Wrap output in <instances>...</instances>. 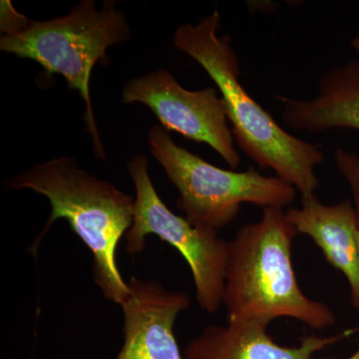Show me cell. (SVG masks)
I'll use <instances>...</instances> for the list:
<instances>
[{
  "mask_svg": "<svg viewBox=\"0 0 359 359\" xmlns=\"http://www.w3.org/2000/svg\"><path fill=\"white\" fill-rule=\"evenodd\" d=\"M348 332L351 334H358V332H359V325H358V327L353 328V330H349Z\"/></svg>",
  "mask_w": 359,
  "mask_h": 359,
  "instance_id": "obj_16",
  "label": "cell"
},
{
  "mask_svg": "<svg viewBox=\"0 0 359 359\" xmlns=\"http://www.w3.org/2000/svg\"><path fill=\"white\" fill-rule=\"evenodd\" d=\"M218 92L211 87L190 91L169 71L159 69L128 82L123 88L122 100L147 106L163 128L208 144L235 170L241 158L229 128L226 104Z\"/></svg>",
  "mask_w": 359,
  "mask_h": 359,
  "instance_id": "obj_7",
  "label": "cell"
},
{
  "mask_svg": "<svg viewBox=\"0 0 359 359\" xmlns=\"http://www.w3.org/2000/svg\"><path fill=\"white\" fill-rule=\"evenodd\" d=\"M151 152L179 192V209L193 226L219 233L238 216L243 204L283 209L297 190L278 177L255 168L224 170L177 145L166 129L154 125L148 134Z\"/></svg>",
  "mask_w": 359,
  "mask_h": 359,
  "instance_id": "obj_5",
  "label": "cell"
},
{
  "mask_svg": "<svg viewBox=\"0 0 359 359\" xmlns=\"http://www.w3.org/2000/svg\"><path fill=\"white\" fill-rule=\"evenodd\" d=\"M346 359H359V347L358 348V351H355L353 354H351V356H349L348 358Z\"/></svg>",
  "mask_w": 359,
  "mask_h": 359,
  "instance_id": "obj_14",
  "label": "cell"
},
{
  "mask_svg": "<svg viewBox=\"0 0 359 359\" xmlns=\"http://www.w3.org/2000/svg\"><path fill=\"white\" fill-rule=\"evenodd\" d=\"M297 233L309 236L330 266L346 276L353 308L359 311L358 224L351 201L334 205L321 203L316 195L302 198V205L285 212Z\"/></svg>",
  "mask_w": 359,
  "mask_h": 359,
  "instance_id": "obj_10",
  "label": "cell"
},
{
  "mask_svg": "<svg viewBox=\"0 0 359 359\" xmlns=\"http://www.w3.org/2000/svg\"><path fill=\"white\" fill-rule=\"evenodd\" d=\"M271 321L264 318L228 321L209 325L191 340L184 359H316V354L349 337L348 330L330 337L308 335L297 346L276 344L268 332Z\"/></svg>",
  "mask_w": 359,
  "mask_h": 359,
  "instance_id": "obj_9",
  "label": "cell"
},
{
  "mask_svg": "<svg viewBox=\"0 0 359 359\" xmlns=\"http://www.w3.org/2000/svg\"><path fill=\"white\" fill-rule=\"evenodd\" d=\"M276 99L282 103L283 121L290 128L309 133L337 128L359 131V58L325 72L318 96L311 100Z\"/></svg>",
  "mask_w": 359,
  "mask_h": 359,
  "instance_id": "obj_11",
  "label": "cell"
},
{
  "mask_svg": "<svg viewBox=\"0 0 359 359\" xmlns=\"http://www.w3.org/2000/svg\"><path fill=\"white\" fill-rule=\"evenodd\" d=\"M122 308L124 344L116 359H184L175 323L190 306L185 292L168 290L153 280L130 278Z\"/></svg>",
  "mask_w": 359,
  "mask_h": 359,
  "instance_id": "obj_8",
  "label": "cell"
},
{
  "mask_svg": "<svg viewBox=\"0 0 359 359\" xmlns=\"http://www.w3.org/2000/svg\"><path fill=\"white\" fill-rule=\"evenodd\" d=\"M221 16L214 11L197 25H183L174 45L197 61L216 83L226 104L231 132L238 147L262 169L301 193L316 195L320 186L316 168L325 160L320 146L285 131L241 84L240 62L229 35L219 36Z\"/></svg>",
  "mask_w": 359,
  "mask_h": 359,
  "instance_id": "obj_1",
  "label": "cell"
},
{
  "mask_svg": "<svg viewBox=\"0 0 359 359\" xmlns=\"http://www.w3.org/2000/svg\"><path fill=\"white\" fill-rule=\"evenodd\" d=\"M297 235L283 209L268 208L228 243L223 297L228 321L290 318L316 330L334 325L332 309L306 297L297 283L292 259Z\"/></svg>",
  "mask_w": 359,
  "mask_h": 359,
  "instance_id": "obj_2",
  "label": "cell"
},
{
  "mask_svg": "<svg viewBox=\"0 0 359 359\" xmlns=\"http://www.w3.org/2000/svg\"><path fill=\"white\" fill-rule=\"evenodd\" d=\"M334 161L340 175L344 177L351 189L359 226V154L337 148Z\"/></svg>",
  "mask_w": 359,
  "mask_h": 359,
  "instance_id": "obj_12",
  "label": "cell"
},
{
  "mask_svg": "<svg viewBox=\"0 0 359 359\" xmlns=\"http://www.w3.org/2000/svg\"><path fill=\"white\" fill-rule=\"evenodd\" d=\"M356 243H358V262H359V226L358 231H356Z\"/></svg>",
  "mask_w": 359,
  "mask_h": 359,
  "instance_id": "obj_15",
  "label": "cell"
},
{
  "mask_svg": "<svg viewBox=\"0 0 359 359\" xmlns=\"http://www.w3.org/2000/svg\"><path fill=\"white\" fill-rule=\"evenodd\" d=\"M127 168L136 192L133 223L125 236L127 252H143L150 235L178 250L192 273L201 309L216 313L223 304L228 243L217 231L193 226L167 207L151 181L146 157L135 156Z\"/></svg>",
  "mask_w": 359,
  "mask_h": 359,
  "instance_id": "obj_6",
  "label": "cell"
},
{
  "mask_svg": "<svg viewBox=\"0 0 359 359\" xmlns=\"http://www.w3.org/2000/svg\"><path fill=\"white\" fill-rule=\"evenodd\" d=\"M129 37L126 18L113 2L105 1L98 11L95 2L84 0L67 15L47 21L30 20L22 32L4 35L0 49L35 61L47 75H62L68 87L79 92L94 151L97 157L104 159L105 153L90 97V78L97 63L107 62L108 48Z\"/></svg>",
  "mask_w": 359,
  "mask_h": 359,
  "instance_id": "obj_4",
  "label": "cell"
},
{
  "mask_svg": "<svg viewBox=\"0 0 359 359\" xmlns=\"http://www.w3.org/2000/svg\"><path fill=\"white\" fill-rule=\"evenodd\" d=\"M29 22L30 20L21 15L13 8L11 1H1V32H4V35L22 32Z\"/></svg>",
  "mask_w": 359,
  "mask_h": 359,
  "instance_id": "obj_13",
  "label": "cell"
},
{
  "mask_svg": "<svg viewBox=\"0 0 359 359\" xmlns=\"http://www.w3.org/2000/svg\"><path fill=\"white\" fill-rule=\"evenodd\" d=\"M9 188L34 191L50 203V216L30 252H37L55 221L66 219L91 252L99 289L106 299L120 306L129 294V287L118 266L117 250L133 223L135 199L80 169L69 157L34 165L14 177Z\"/></svg>",
  "mask_w": 359,
  "mask_h": 359,
  "instance_id": "obj_3",
  "label": "cell"
}]
</instances>
